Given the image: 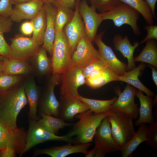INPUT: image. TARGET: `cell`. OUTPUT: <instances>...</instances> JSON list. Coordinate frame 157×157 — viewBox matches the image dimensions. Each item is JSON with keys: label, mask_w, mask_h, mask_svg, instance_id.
Masks as SVG:
<instances>
[{"label": "cell", "mask_w": 157, "mask_h": 157, "mask_svg": "<svg viewBox=\"0 0 157 157\" xmlns=\"http://www.w3.org/2000/svg\"><path fill=\"white\" fill-rule=\"evenodd\" d=\"M99 58L98 50L95 48L92 41L86 34L80 39L72 55V66L82 69Z\"/></svg>", "instance_id": "10"}, {"label": "cell", "mask_w": 157, "mask_h": 157, "mask_svg": "<svg viewBox=\"0 0 157 157\" xmlns=\"http://www.w3.org/2000/svg\"><path fill=\"white\" fill-rule=\"evenodd\" d=\"M43 4L41 0H32L15 5L10 17L13 22H17L24 19H31L37 14Z\"/></svg>", "instance_id": "20"}, {"label": "cell", "mask_w": 157, "mask_h": 157, "mask_svg": "<svg viewBox=\"0 0 157 157\" xmlns=\"http://www.w3.org/2000/svg\"><path fill=\"white\" fill-rule=\"evenodd\" d=\"M21 30L24 35H31L33 31V26L32 22L31 21L23 23L21 26Z\"/></svg>", "instance_id": "42"}, {"label": "cell", "mask_w": 157, "mask_h": 157, "mask_svg": "<svg viewBox=\"0 0 157 157\" xmlns=\"http://www.w3.org/2000/svg\"><path fill=\"white\" fill-rule=\"evenodd\" d=\"M4 59V57L0 54V62L3 61Z\"/></svg>", "instance_id": "52"}, {"label": "cell", "mask_w": 157, "mask_h": 157, "mask_svg": "<svg viewBox=\"0 0 157 157\" xmlns=\"http://www.w3.org/2000/svg\"><path fill=\"white\" fill-rule=\"evenodd\" d=\"M55 6L56 9L55 23V32L62 31L64 26L72 19L75 11L63 6Z\"/></svg>", "instance_id": "35"}, {"label": "cell", "mask_w": 157, "mask_h": 157, "mask_svg": "<svg viewBox=\"0 0 157 157\" xmlns=\"http://www.w3.org/2000/svg\"><path fill=\"white\" fill-rule=\"evenodd\" d=\"M2 157H15L17 154L14 148L8 147L1 150Z\"/></svg>", "instance_id": "44"}, {"label": "cell", "mask_w": 157, "mask_h": 157, "mask_svg": "<svg viewBox=\"0 0 157 157\" xmlns=\"http://www.w3.org/2000/svg\"><path fill=\"white\" fill-rule=\"evenodd\" d=\"M13 22L10 17L0 15V54L4 58H10V48L6 41L4 33L10 32Z\"/></svg>", "instance_id": "31"}, {"label": "cell", "mask_w": 157, "mask_h": 157, "mask_svg": "<svg viewBox=\"0 0 157 157\" xmlns=\"http://www.w3.org/2000/svg\"><path fill=\"white\" fill-rule=\"evenodd\" d=\"M10 58L28 60L35 55L41 47L32 38L18 34L10 39Z\"/></svg>", "instance_id": "11"}, {"label": "cell", "mask_w": 157, "mask_h": 157, "mask_svg": "<svg viewBox=\"0 0 157 157\" xmlns=\"http://www.w3.org/2000/svg\"><path fill=\"white\" fill-rule=\"evenodd\" d=\"M137 10L143 17L148 25H152L154 22V16L150 8L144 0H119Z\"/></svg>", "instance_id": "34"}, {"label": "cell", "mask_w": 157, "mask_h": 157, "mask_svg": "<svg viewBox=\"0 0 157 157\" xmlns=\"http://www.w3.org/2000/svg\"><path fill=\"white\" fill-rule=\"evenodd\" d=\"M97 148L95 146L90 151H88L85 154L86 157H94L96 154Z\"/></svg>", "instance_id": "47"}, {"label": "cell", "mask_w": 157, "mask_h": 157, "mask_svg": "<svg viewBox=\"0 0 157 157\" xmlns=\"http://www.w3.org/2000/svg\"><path fill=\"white\" fill-rule=\"evenodd\" d=\"M119 76L107 67L103 69L101 74L91 79H85V83L92 89H97L110 82L119 81Z\"/></svg>", "instance_id": "33"}, {"label": "cell", "mask_w": 157, "mask_h": 157, "mask_svg": "<svg viewBox=\"0 0 157 157\" xmlns=\"http://www.w3.org/2000/svg\"><path fill=\"white\" fill-rule=\"evenodd\" d=\"M149 66L151 68L152 70V77L153 81L156 86H157V71L156 68L154 66L149 65Z\"/></svg>", "instance_id": "46"}, {"label": "cell", "mask_w": 157, "mask_h": 157, "mask_svg": "<svg viewBox=\"0 0 157 157\" xmlns=\"http://www.w3.org/2000/svg\"><path fill=\"white\" fill-rule=\"evenodd\" d=\"M113 42L115 49L119 51L124 57L127 58V70H130L135 67L133 55L135 49L139 45V43L136 42L132 45L127 35H125L123 38L120 34L115 35Z\"/></svg>", "instance_id": "23"}, {"label": "cell", "mask_w": 157, "mask_h": 157, "mask_svg": "<svg viewBox=\"0 0 157 157\" xmlns=\"http://www.w3.org/2000/svg\"><path fill=\"white\" fill-rule=\"evenodd\" d=\"M107 154L102 150L97 148L95 157H104Z\"/></svg>", "instance_id": "48"}, {"label": "cell", "mask_w": 157, "mask_h": 157, "mask_svg": "<svg viewBox=\"0 0 157 157\" xmlns=\"http://www.w3.org/2000/svg\"><path fill=\"white\" fill-rule=\"evenodd\" d=\"M27 76L10 75L0 73V93L6 91L21 83Z\"/></svg>", "instance_id": "36"}, {"label": "cell", "mask_w": 157, "mask_h": 157, "mask_svg": "<svg viewBox=\"0 0 157 157\" xmlns=\"http://www.w3.org/2000/svg\"><path fill=\"white\" fill-rule=\"evenodd\" d=\"M92 144L90 142L74 145L68 143L64 145L38 149H35L33 154L34 156H37L40 154H46L52 157H64L70 154L79 153L85 154Z\"/></svg>", "instance_id": "18"}, {"label": "cell", "mask_w": 157, "mask_h": 157, "mask_svg": "<svg viewBox=\"0 0 157 157\" xmlns=\"http://www.w3.org/2000/svg\"><path fill=\"white\" fill-rule=\"evenodd\" d=\"M33 26L32 38L40 46L43 44L47 25V16L44 4L37 14L31 19Z\"/></svg>", "instance_id": "26"}, {"label": "cell", "mask_w": 157, "mask_h": 157, "mask_svg": "<svg viewBox=\"0 0 157 157\" xmlns=\"http://www.w3.org/2000/svg\"><path fill=\"white\" fill-rule=\"evenodd\" d=\"M105 32L104 30L97 34L94 42L98 47L100 59L107 67L121 76L127 70V64L119 60L111 48L103 42L102 38Z\"/></svg>", "instance_id": "12"}, {"label": "cell", "mask_w": 157, "mask_h": 157, "mask_svg": "<svg viewBox=\"0 0 157 157\" xmlns=\"http://www.w3.org/2000/svg\"><path fill=\"white\" fill-rule=\"evenodd\" d=\"M26 136L24 127L12 128L0 122V149L13 148L22 157L24 154Z\"/></svg>", "instance_id": "8"}, {"label": "cell", "mask_w": 157, "mask_h": 157, "mask_svg": "<svg viewBox=\"0 0 157 157\" xmlns=\"http://www.w3.org/2000/svg\"><path fill=\"white\" fill-rule=\"evenodd\" d=\"M96 10L93 6H89L85 0L80 1L78 11L83 19L85 33L93 42L98 28L104 20L100 13H97Z\"/></svg>", "instance_id": "14"}, {"label": "cell", "mask_w": 157, "mask_h": 157, "mask_svg": "<svg viewBox=\"0 0 157 157\" xmlns=\"http://www.w3.org/2000/svg\"><path fill=\"white\" fill-rule=\"evenodd\" d=\"M135 95L139 99L140 107L139 109L140 117L135 122V125L138 126L142 124H150L155 122L152 112V97L147 95H144L142 92L139 90L137 91Z\"/></svg>", "instance_id": "25"}, {"label": "cell", "mask_w": 157, "mask_h": 157, "mask_svg": "<svg viewBox=\"0 0 157 157\" xmlns=\"http://www.w3.org/2000/svg\"><path fill=\"white\" fill-rule=\"evenodd\" d=\"M47 51L42 46L37 53L28 60L33 67L34 76L41 78L52 74L51 58L48 57Z\"/></svg>", "instance_id": "21"}, {"label": "cell", "mask_w": 157, "mask_h": 157, "mask_svg": "<svg viewBox=\"0 0 157 157\" xmlns=\"http://www.w3.org/2000/svg\"><path fill=\"white\" fill-rule=\"evenodd\" d=\"M144 28L147 32V34L145 38L139 43V44H142L147 40L154 39L157 40V26L147 25L145 26Z\"/></svg>", "instance_id": "41"}, {"label": "cell", "mask_w": 157, "mask_h": 157, "mask_svg": "<svg viewBox=\"0 0 157 157\" xmlns=\"http://www.w3.org/2000/svg\"><path fill=\"white\" fill-rule=\"evenodd\" d=\"M151 9L154 18L156 19V16L155 12L156 3L157 0H146Z\"/></svg>", "instance_id": "45"}, {"label": "cell", "mask_w": 157, "mask_h": 157, "mask_svg": "<svg viewBox=\"0 0 157 157\" xmlns=\"http://www.w3.org/2000/svg\"><path fill=\"white\" fill-rule=\"evenodd\" d=\"M89 0L92 6L101 13L110 10L120 2L119 0Z\"/></svg>", "instance_id": "37"}, {"label": "cell", "mask_w": 157, "mask_h": 157, "mask_svg": "<svg viewBox=\"0 0 157 157\" xmlns=\"http://www.w3.org/2000/svg\"><path fill=\"white\" fill-rule=\"evenodd\" d=\"M71 56L69 44L63 30L56 31L51 57L52 74H61L71 67Z\"/></svg>", "instance_id": "5"}, {"label": "cell", "mask_w": 157, "mask_h": 157, "mask_svg": "<svg viewBox=\"0 0 157 157\" xmlns=\"http://www.w3.org/2000/svg\"><path fill=\"white\" fill-rule=\"evenodd\" d=\"M76 0H57L52 4L55 6H63L70 8L75 6Z\"/></svg>", "instance_id": "43"}, {"label": "cell", "mask_w": 157, "mask_h": 157, "mask_svg": "<svg viewBox=\"0 0 157 157\" xmlns=\"http://www.w3.org/2000/svg\"><path fill=\"white\" fill-rule=\"evenodd\" d=\"M138 129L131 139L122 147L120 151L122 157H127L131 155L138 147L142 143L147 140L146 136L147 127L145 124L140 125Z\"/></svg>", "instance_id": "28"}, {"label": "cell", "mask_w": 157, "mask_h": 157, "mask_svg": "<svg viewBox=\"0 0 157 157\" xmlns=\"http://www.w3.org/2000/svg\"><path fill=\"white\" fill-rule=\"evenodd\" d=\"M144 64L141 63L138 67L126 71L122 75L119 76V81L131 85L144 92L147 95L152 97L154 95V93L143 85L138 78L141 74V71L144 69Z\"/></svg>", "instance_id": "27"}, {"label": "cell", "mask_w": 157, "mask_h": 157, "mask_svg": "<svg viewBox=\"0 0 157 157\" xmlns=\"http://www.w3.org/2000/svg\"><path fill=\"white\" fill-rule=\"evenodd\" d=\"M0 157H2V151L1 149H0Z\"/></svg>", "instance_id": "53"}, {"label": "cell", "mask_w": 157, "mask_h": 157, "mask_svg": "<svg viewBox=\"0 0 157 157\" xmlns=\"http://www.w3.org/2000/svg\"><path fill=\"white\" fill-rule=\"evenodd\" d=\"M77 97L85 103L95 114L106 113L110 111L112 105L117 99V97H115L110 100H98L85 98L80 95Z\"/></svg>", "instance_id": "32"}, {"label": "cell", "mask_w": 157, "mask_h": 157, "mask_svg": "<svg viewBox=\"0 0 157 157\" xmlns=\"http://www.w3.org/2000/svg\"><path fill=\"white\" fill-rule=\"evenodd\" d=\"M44 3H52L53 2L57 0H41Z\"/></svg>", "instance_id": "50"}, {"label": "cell", "mask_w": 157, "mask_h": 157, "mask_svg": "<svg viewBox=\"0 0 157 157\" xmlns=\"http://www.w3.org/2000/svg\"><path fill=\"white\" fill-rule=\"evenodd\" d=\"M28 104L22 82L6 91L0 93V122L9 127H17V116Z\"/></svg>", "instance_id": "1"}, {"label": "cell", "mask_w": 157, "mask_h": 157, "mask_svg": "<svg viewBox=\"0 0 157 157\" xmlns=\"http://www.w3.org/2000/svg\"><path fill=\"white\" fill-rule=\"evenodd\" d=\"M33 75L27 76L22 82L26 96L29 106V120L37 121V107L40 90L35 82Z\"/></svg>", "instance_id": "17"}, {"label": "cell", "mask_w": 157, "mask_h": 157, "mask_svg": "<svg viewBox=\"0 0 157 157\" xmlns=\"http://www.w3.org/2000/svg\"><path fill=\"white\" fill-rule=\"evenodd\" d=\"M111 113L108 112L95 114L90 109L76 115L74 117L79 120L72 126V130L77 137L76 144L90 142L93 141L96 130L103 119Z\"/></svg>", "instance_id": "2"}, {"label": "cell", "mask_w": 157, "mask_h": 157, "mask_svg": "<svg viewBox=\"0 0 157 157\" xmlns=\"http://www.w3.org/2000/svg\"><path fill=\"white\" fill-rule=\"evenodd\" d=\"M60 96L66 97L79 96L78 88L85 83L82 69L72 66L60 74Z\"/></svg>", "instance_id": "9"}, {"label": "cell", "mask_w": 157, "mask_h": 157, "mask_svg": "<svg viewBox=\"0 0 157 157\" xmlns=\"http://www.w3.org/2000/svg\"><path fill=\"white\" fill-rule=\"evenodd\" d=\"M137 90L127 84L123 91L120 93L116 101L112 105L111 109L122 112L131 116L133 119H137L139 108L136 105L134 97Z\"/></svg>", "instance_id": "16"}, {"label": "cell", "mask_w": 157, "mask_h": 157, "mask_svg": "<svg viewBox=\"0 0 157 157\" xmlns=\"http://www.w3.org/2000/svg\"><path fill=\"white\" fill-rule=\"evenodd\" d=\"M100 14L104 20H112L115 26L120 27L127 24L131 27L135 35L139 36L141 34L140 27L137 24L140 13L127 4L120 1L110 10Z\"/></svg>", "instance_id": "6"}, {"label": "cell", "mask_w": 157, "mask_h": 157, "mask_svg": "<svg viewBox=\"0 0 157 157\" xmlns=\"http://www.w3.org/2000/svg\"><path fill=\"white\" fill-rule=\"evenodd\" d=\"M3 61L0 62V73L3 72Z\"/></svg>", "instance_id": "51"}, {"label": "cell", "mask_w": 157, "mask_h": 157, "mask_svg": "<svg viewBox=\"0 0 157 157\" xmlns=\"http://www.w3.org/2000/svg\"><path fill=\"white\" fill-rule=\"evenodd\" d=\"M46 11L47 25L43 43L42 46L47 50L52 57L55 31V19L56 14V7L51 3H44Z\"/></svg>", "instance_id": "22"}, {"label": "cell", "mask_w": 157, "mask_h": 157, "mask_svg": "<svg viewBox=\"0 0 157 157\" xmlns=\"http://www.w3.org/2000/svg\"><path fill=\"white\" fill-rule=\"evenodd\" d=\"M156 40L151 39L146 41L144 47L141 53L133 58L134 62L147 63L157 67V46Z\"/></svg>", "instance_id": "29"}, {"label": "cell", "mask_w": 157, "mask_h": 157, "mask_svg": "<svg viewBox=\"0 0 157 157\" xmlns=\"http://www.w3.org/2000/svg\"><path fill=\"white\" fill-rule=\"evenodd\" d=\"M107 67L100 58L97 59L82 69V73L85 78H87L89 73L93 70L97 68H103Z\"/></svg>", "instance_id": "39"}, {"label": "cell", "mask_w": 157, "mask_h": 157, "mask_svg": "<svg viewBox=\"0 0 157 157\" xmlns=\"http://www.w3.org/2000/svg\"><path fill=\"white\" fill-rule=\"evenodd\" d=\"M32 0H10L12 4L15 5L31 1Z\"/></svg>", "instance_id": "49"}, {"label": "cell", "mask_w": 157, "mask_h": 157, "mask_svg": "<svg viewBox=\"0 0 157 157\" xmlns=\"http://www.w3.org/2000/svg\"><path fill=\"white\" fill-rule=\"evenodd\" d=\"M3 73L10 75L28 76L33 74V70L28 60L4 58Z\"/></svg>", "instance_id": "24"}, {"label": "cell", "mask_w": 157, "mask_h": 157, "mask_svg": "<svg viewBox=\"0 0 157 157\" xmlns=\"http://www.w3.org/2000/svg\"><path fill=\"white\" fill-rule=\"evenodd\" d=\"M60 99L61 108L59 118L64 121L72 120L76 115L89 109L87 105L77 97L60 96Z\"/></svg>", "instance_id": "19"}, {"label": "cell", "mask_w": 157, "mask_h": 157, "mask_svg": "<svg viewBox=\"0 0 157 157\" xmlns=\"http://www.w3.org/2000/svg\"><path fill=\"white\" fill-rule=\"evenodd\" d=\"M41 119L38 121L40 124L49 132L56 134L58 131L65 127L72 126L73 124L67 123L61 119L42 113Z\"/></svg>", "instance_id": "30"}, {"label": "cell", "mask_w": 157, "mask_h": 157, "mask_svg": "<svg viewBox=\"0 0 157 157\" xmlns=\"http://www.w3.org/2000/svg\"><path fill=\"white\" fill-rule=\"evenodd\" d=\"M60 75L52 74L49 77L42 91L38 102L37 110L42 113L59 118L61 110L60 101L54 93L55 86L60 83Z\"/></svg>", "instance_id": "7"}, {"label": "cell", "mask_w": 157, "mask_h": 157, "mask_svg": "<svg viewBox=\"0 0 157 157\" xmlns=\"http://www.w3.org/2000/svg\"><path fill=\"white\" fill-rule=\"evenodd\" d=\"M12 5L10 0H0V15L10 17L13 10Z\"/></svg>", "instance_id": "40"}, {"label": "cell", "mask_w": 157, "mask_h": 157, "mask_svg": "<svg viewBox=\"0 0 157 157\" xmlns=\"http://www.w3.org/2000/svg\"><path fill=\"white\" fill-rule=\"evenodd\" d=\"M146 130V136L147 140L145 142L150 147L157 150V122L149 124Z\"/></svg>", "instance_id": "38"}, {"label": "cell", "mask_w": 157, "mask_h": 157, "mask_svg": "<svg viewBox=\"0 0 157 157\" xmlns=\"http://www.w3.org/2000/svg\"><path fill=\"white\" fill-rule=\"evenodd\" d=\"M93 138L95 146L107 154L120 151L121 150V148L113 138L110 124L107 116L103 119L96 129Z\"/></svg>", "instance_id": "13"}, {"label": "cell", "mask_w": 157, "mask_h": 157, "mask_svg": "<svg viewBox=\"0 0 157 157\" xmlns=\"http://www.w3.org/2000/svg\"><path fill=\"white\" fill-rule=\"evenodd\" d=\"M28 123L24 154L37 144L48 141H63L71 144L74 142L75 140L72 137L76 135V133L73 131L65 135L58 136L46 130L38 120H29Z\"/></svg>", "instance_id": "4"}, {"label": "cell", "mask_w": 157, "mask_h": 157, "mask_svg": "<svg viewBox=\"0 0 157 157\" xmlns=\"http://www.w3.org/2000/svg\"><path fill=\"white\" fill-rule=\"evenodd\" d=\"M107 116L110 124L113 138L121 148L133 137L135 131L132 117L122 112L111 109Z\"/></svg>", "instance_id": "3"}, {"label": "cell", "mask_w": 157, "mask_h": 157, "mask_svg": "<svg viewBox=\"0 0 157 157\" xmlns=\"http://www.w3.org/2000/svg\"><path fill=\"white\" fill-rule=\"evenodd\" d=\"M80 1H76L74 16L64 26L63 30L68 40L72 55L80 39L86 34L84 24L78 11Z\"/></svg>", "instance_id": "15"}]
</instances>
